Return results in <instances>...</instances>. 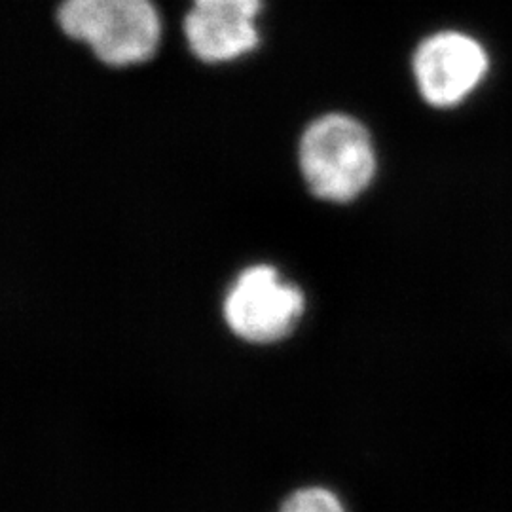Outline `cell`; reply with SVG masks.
Segmentation results:
<instances>
[{"label": "cell", "mask_w": 512, "mask_h": 512, "mask_svg": "<svg viewBox=\"0 0 512 512\" xmlns=\"http://www.w3.org/2000/svg\"><path fill=\"white\" fill-rule=\"evenodd\" d=\"M57 23L109 67L147 61L160 40V19L150 0H61Z\"/></svg>", "instance_id": "cell-2"}, {"label": "cell", "mask_w": 512, "mask_h": 512, "mask_svg": "<svg viewBox=\"0 0 512 512\" xmlns=\"http://www.w3.org/2000/svg\"><path fill=\"white\" fill-rule=\"evenodd\" d=\"M488 65L484 48L458 31L425 38L414 54V76L421 97L439 109L456 107L475 92Z\"/></svg>", "instance_id": "cell-4"}, {"label": "cell", "mask_w": 512, "mask_h": 512, "mask_svg": "<svg viewBox=\"0 0 512 512\" xmlns=\"http://www.w3.org/2000/svg\"><path fill=\"white\" fill-rule=\"evenodd\" d=\"M304 310L300 287L283 281L268 264L245 268L224 298L228 329L249 344H274L287 338Z\"/></svg>", "instance_id": "cell-3"}, {"label": "cell", "mask_w": 512, "mask_h": 512, "mask_svg": "<svg viewBox=\"0 0 512 512\" xmlns=\"http://www.w3.org/2000/svg\"><path fill=\"white\" fill-rule=\"evenodd\" d=\"M298 160L311 194L325 202H353L376 173L368 131L346 114H327L311 122L300 139Z\"/></svg>", "instance_id": "cell-1"}, {"label": "cell", "mask_w": 512, "mask_h": 512, "mask_svg": "<svg viewBox=\"0 0 512 512\" xmlns=\"http://www.w3.org/2000/svg\"><path fill=\"white\" fill-rule=\"evenodd\" d=\"M258 12L260 0H194L184 18L188 48L203 63L232 61L255 50Z\"/></svg>", "instance_id": "cell-5"}, {"label": "cell", "mask_w": 512, "mask_h": 512, "mask_svg": "<svg viewBox=\"0 0 512 512\" xmlns=\"http://www.w3.org/2000/svg\"><path fill=\"white\" fill-rule=\"evenodd\" d=\"M279 512H346L340 499L325 488H304L294 492Z\"/></svg>", "instance_id": "cell-6"}]
</instances>
